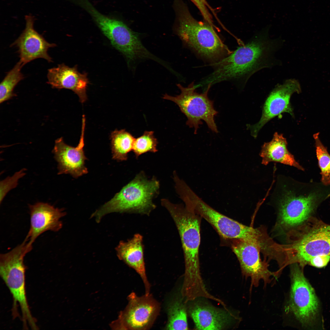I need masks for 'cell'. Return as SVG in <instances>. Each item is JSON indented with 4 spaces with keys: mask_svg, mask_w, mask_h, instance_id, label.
<instances>
[{
    "mask_svg": "<svg viewBox=\"0 0 330 330\" xmlns=\"http://www.w3.org/2000/svg\"><path fill=\"white\" fill-rule=\"evenodd\" d=\"M232 240V249L239 260L242 273L251 279L250 289L258 286L261 280L265 286L277 278L276 272L270 271L267 263L262 260L261 248L257 243L244 239Z\"/></svg>",
    "mask_w": 330,
    "mask_h": 330,
    "instance_id": "cell-13",
    "label": "cell"
},
{
    "mask_svg": "<svg viewBox=\"0 0 330 330\" xmlns=\"http://www.w3.org/2000/svg\"><path fill=\"white\" fill-rule=\"evenodd\" d=\"M177 193L188 209L203 218L226 240H249L254 234L252 227L243 225L221 214L200 198L186 183L180 185Z\"/></svg>",
    "mask_w": 330,
    "mask_h": 330,
    "instance_id": "cell-9",
    "label": "cell"
},
{
    "mask_svg": "<svg viewBox=\"0 0 330 330\" xmlns=\"http://www.w3.org/2000/svg\"><path fill=\"white\" fill-rule=\"evenodd\" d=\"M25 169L18 171L11 177H8L0 182V203L6 194L17 185L19 179L25 174Z\"/></svg>",
    "mask_w": 330,
    "mask_h": 330,
    "instance_id": "cell-27",
    "label": "cell"
},
{
    "mask_svg": "<svg viewBox=\"0 0 330 330\" xmlns=\"http://www.w3.org/2000/svg\"><path fill=\"white\" fill-rule=\"evenodd\" d=\"M159 181L148 179L141 171L110 200L92 215L99 222L105 215L113 212H134L148 215L156 208L153 202L159 193Z\"/></svg>",
    "mask_w": 330,
    "mask_h": 330,
    "instance_id": "cell-4",
    "label": "cell"
},
{
    "mask_svg": "<svg viewBox=\"0 0 330 330\" xmlns=\"http://www.w3.org/2000/svg\"><path fill=\"white\" fill-rule=\"evenodd\" d=\"M330 260V255H320L311 258L308 264L318 268L326 266Z\"/></svg>",
    "mask_w": 330,
    "mask_h": 330,
    "instance_id": "cell-29",
    "label": "cell"
},
{
    "mask_svg": "<svg viewBox=\"0 0 330 330\" xmlns=\"http://www.w3.org/2000/svg\"><path fill=\"white\" fill-rule=\"evenodd\" d=\"M112 158L118 161L127 160L128 154L132 151L135 138L125 130H116L111 134Z\"/></svg>",
    "mask_w": 330,
    "mask_h": 330,
    "instance_id": "cell-22",
    "label": "cell"
},
{
    "mask_svg": "<svg viewBox=\"0 0 330 330\" xmlns=\"http://www.w3.org/2000/svg\"><path fill=\"white\" fill-rule=\"evenodd\" d=\"M47 83L52 88L70 90L79 96L81 103L87 99L86 90L89 83L86 73L79 72L77 66L70 68L64 64L48 70Z\"/></svg>",
    "mask_w": 330,
    "mask_h": 330,
    "instance_id": "cell-18",
    "label": "cell"
},
{
    "mask_svg": "<svg viewBox=\"0 0 330 330\" xmlns=\"http://www.w3.org/2000/svg\"><path fill=\"white\" fill-rule=\"evenodd\" d=\"M291 265V286L284 311L303 326H310L314 321L318 313V299L304 275L303 268L297 263Z\"/></svg>",
    "mask_w": 330,
    "mask_h": 330,
    "instance_id": "cell-10",
    "label": "cell"
},
{
    "mask_svg": "<svg viewBox=\"0 0 330 330\" xmlns=\"http://www.w3.org/2000/svg\"><path fill=\"white\" fill-rule=\"evenodd\" d=\"M83 8L90 15L112 45L126 57L128 63L145 59L163 63V60L149 51L141 43L138 35L123 22L101 14L89 1L84 3Z\"/></svg>",
    "mask_w": 330,
    "mask_h": 330,
    "instance_id": "cell-7",
    "label": "cell"
},
{
    "mask_svg": "<svg viewBox=\"0 0 330 330\" xmlns=\"http://www.w3.org/2000/svg\"><path fill=\"white\" fill-rule=\"evenodd\" d=\"M161 204L171 216L178 231L184 253L185 269L181 292L189 297L203 295L207 292L201 275L199 258L201 217L185 206L166 199Z\"/></svg>",
    "mask_w": 330,
    "mask_h": 330,
    "instance_id": "cell-2",
    "label": "cell"
},
{
    "mask_svg": "<svg viewBox=\"0 0 330 330\" xmlns=\"http://www.w3.org/2000/svg\"><path fill=\"white\" fill-rule=\"evenodd\" d=\"M127 298V305L112 323V327L130 330L150 329L159 315L160 303L150 293L139 296L132 292Z\"/></svg>",
    "mask_w": 330,
    "mask_h": 330,
    "instance_id": "cell-12",
    "label": "cell"
},
{
    "mask_svg": "<svg viewBox=\"0 0 330 330\" xmlns=\"http://www.w3.org/2000/svg\"><path fill=\"white\" fill-rule=\"evenodd\" d=\"M317 157L321 170V182L326 185L330 184V155L319 137L318 133L313 135Z\"/></svg>",
    "mask_w": 330,
    "mask_h": 330,
    "instance_id": "cell-25",
    "label": "cell"
},
{
    "mask_svg": "<svg viewBox=\"0 0 330 330\" xmlns=\"http://www.w3.org/2000/svg\"><path fill=\"white\" fill-rule=\"evenodd\" d=\"M85 119L83 116L81 135L79 143L76 147L64 142L62 138L56 140L53 152L58 163V174H68L77 178L88 172L85 166L87 159L83 150Z\"/></svg>",
    "mask_w": 330,
    "mask_h": 330,
    "instance_id": "cell-15",
    "label": "cell"
},
{
    "mask_svg": "<svg viewBox=\"0 0 330 330\" xmlns=\"http://www.w3.org/2000/svg\"><path fill=\"white\" fill-rule=\"evenodd\" d=\"M298 183L290 177L279 175L271 195L277 203L279 225L284 229L302 225L312 216L317 205L318 194L302 193Z\"/></svg>",
    "mask_w": 330,
    "mask_h": 330,
    "instance_id": "cell-3",
    "label": "cell"
},
{
    "mask_svg": "<svg viewBox=\"0 0 330 330\" xmlns=\"http://www.w3.org/2000/svg\"><path fill=\"white\" fill-rule=\"evenodd\" d=\"M178 19L177 32L178 36L201 56L218 61L232 53L222 42L213 27L196 19L183 3L178 7Z\"/></svg>",
    "mask_w": 330,
    "mask_h": 330,
    "instance_id": "cell-6",
    "label": "cell"
},
{
    "mask_svg": "<svg viewBox=\"0 0 330 330\" xmlns=\"http://www.w3.org/2000/svg\"><path fill=\"white\" fill-rule=\"evenodd\" d=\"M143 237L137 233L127 241L120 242L116 248L119 258L134 269L143 283L145 294L150 293V284L146 272L144 258Z\"/></svg>",
    "mask_w": 330,
    "mask_h": 330,
    "instance_id": "cell-20",
    "label": "cell"
},
{
    "mask_svg": "<svg viewBox=\"0 0 330 330\" xmlns=\"http://www.w3.org/2000/svg\"><path fill=\"white\" fill-rule=\"evenodd\" d=\"M198 9L204 19L207 20L211 17L210 12L214 10L210 6L206 0H190Z\"/></svg>",
    "mask_w": 330,
    "mask_h": 330,
    "instance_id": "cell-28",
    "label": "cell"
},
{
    "mask_svg": "<svg viewBox=\"0 0 330 330\" xmlns=\"http://www.w3.org/2000/svg\"><path fill=\"white\" fill-rule=\"evenodd\" d=\"M301 90L299 82L295 79H288L282 84L276 86L265 102L259 121L254 124L249 125L252 136L256 138L261 129L267 122L282 113H288L294 117L290 98L294 93H299Z\"/></svg>",
    "mask_w": 330,
    "mask_h": 330,
    "instance_id": "cell-14",
    "label": "cell"
},
{
    "mask_svg": "<svg viewBox=\"0 0 330 330\" xmlns=\"http://www.w3.org/2000/svg\"><path fill=\"white\" fill-rule=\"evenodd\" d=\"M30 227L25 238L32 245L36 239L44 232H57L62 227L61 218L65 215L62 209L47 203L38 202L30 205Z\"/></svg>",
    "mask_w": 330,
    "mask_h": 330,
    "instance_id": "cell-17",
    "label": "cell"
},
{
    "mask_svg": "<svg viewBox=\"0 0 330 330\" xmlns=\"http://www.w3.org/2000/svg\"><path fill=\"white\" fill-rule=\"evenodd\" d=\"M287 144L286 139L282 134L275 132L272 140L264 143L262 146L259 153L262 164L266 166L271 162L279 163L304 170L288 150Z\"/></svg>",
    "mask_w": 330,
    "mask_h": 330,
    "instance_id": "cell-21",
    "label": "cell"
},
{
    "mask_svg": "<svg viewBox=\"0 0 330 330\" xmlns=\"http://www.w3.org/2000/svg\"><path fill=\"white\" fill-rule=\"evenodd\" d=\"M211 85H208L206 91L200 94L196 92L194 82L186 87L178 84L177 86L181 91L180 94L172 96L165 94L163 97V99L172 101L178 106L187 117L186 125L194 128L195 134L196 133L199 125L202 124L201 120L206 123L212 131L218 132L214 119L218 112L214 108L213 101L208 96Z\"/></svg>",
    "mask_w": 330,
    "mask_h": 330,
    "instance_id": "cell-11",
    "label": "cell"
},
{
    "mask_svg": "<svg viewBox=\"0 0 330 330\" xmlns=\"http://www.w3.org/2000/svg\"><path fill=\"white\" fill-rule=\"evenodd\" d=\"M296 230L288 249L290 264L297 263L303 268L312 257L330 255V225L312 216Z\"/></svg>",
    "mask_w": 330,
    "mask_h": 330,
    "instance_id": "cell-8",
    "label": "cell"
},
{
    "mask_svg": "<svg viewBox=\"0 0 330 330\" xmlns=\"http://www.w3.org/2000/svg\"><path fill=\"white\" fill-rule=\"evenodd\" d=\"M184 300L179 298L173 299L167 307V321L166 330H188L187 313Z\"/></svg>",
    "mask_w": 330,
    "mask_h": 330,
    "instance_id": "cell-23",
    "label": "cell"
},
{
    "mask_svg": "<svg viewBox=\"0 0 330 330\" xmlns=\"http://www.w3.org/2000/svg\"><path fill=\"white\" fill-rule=\"evenodd\" d=\"M197 330H222L232 322L233 316L225 310L205 303H195L189 309Z\"/></svg>",
    "mask_w": 330,
    "mask_h": 330,
    "instance_id": "cell-19",
    "label": "cell"
},
{
    "mask_svg": "<svg viewBox=\"0 0 330 330\" xmlns=\"http://www.w3.org/2000/svg\"><path fill=\"white\" fill-rule=\"evenodd\" d=\"M23 66L19 61L13 68L7 73L0 85V103L8 100L16 95L13 92L14 88L24 78L21 72Z\"/></svg>",
    "mask_w": 330,
    "mask_h": 330,
    "instance_id": "cell-24",
    "label": "cell"
},
{
    "mask_svg": "<svg viewBox=\"0 0 330 330\" xmlns=\"http://www.w3.org/2000/svg\"><path fill=\"white\" fill-rule=\"evenodd\" d=\"M158 143L154 132L145 131L141 136L135 138L132 151L137 158L141 155L146 152L155 153L157 152Z\"/></svg>",
    "mask_w": 330,
    "mask_h": 330,
    "instance_id": "cell-26",
    "label": "cell"
},
{
    "mask_svg": "<svg viewBox=\"0 0 330 330\" xmlns=\"http://www.w3.org/2000/svg\"><path fill=\"white\" fill-rule=\"evenodd\" d=\"M26 25L20 36L11 44L18 49L20 61L24 66L36 59L42 58L49 62H53L47 53L50 48L56 46L48 42L34 29V18L31 15L25 16Z\"/></svg>",
    "mask_w": 330,
    "mask_h": 330,
    "instance_id": "cell-16",
    "label": "cell"
},
{
    "mask_svg": "<svg viewBox=\"0 0 330 330\" xmlns=\"http://www.w3.org/2000/svg\"><path fill=\"white\" fill-rule=\"evenodd\" d=\"M270 26L256 33L247 43L218 61L215 70L204 81L208 85L232 79L246 81L260 70L279 64L274 55L282 46L283 41L270 37Z\"/></svg>",
    "mask_w": 330,
    "mask_h": 330,
    "instance_id": "cell-1",
    "label": "cell"
},
{
    "mask_svg": "<svg viewBox=\"0 0 330 330\" xmlns=\"http://www.w3.org/2000/svg\"><path fill=\"white\" fill-rule=\"evenodd\" d=\"M32 245L24 239L20 245L0 256V274L12 295L13 302L12 314L15 319L19 316V304L22 315L24 329H28V324L32 329H38L36 321L30 312L26 294L25 271L24 263L25 255L32 249Z\"/></svg>",
    "mask_w": 330,
    "mask_h": 330,
    "instance_id": "cell-5",
    "label": "cell"
}]
</instances>
